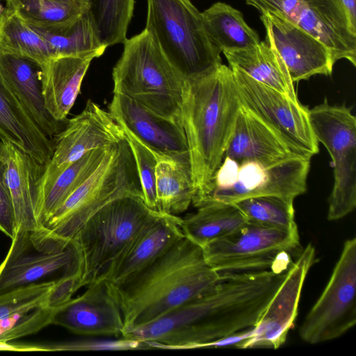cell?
Masks as SVG:
<instances>
[{"instance_id":"obj_1","label":"cell","mask_w":356,"mask_h":356,"mask_svg":"<svg viewBox=\"0 0 356 356\" xmlns=\"http://www.w3.org/2000/svg\"><path fill=\"white\" fill-rule=\"evenodd\" d=\"M286 270L220 274L195 298L127 333L148 348L191 349L253 327L284 280Z\"/></svg>"},{"instance_id":"obj_2","label":"cell","mask_w":356,"mask_h":356,"mask_svg":"<svg viewBox=\"0 0 356 356\" xmlns=\"http://www.w3.org/2000/svg\"><path fill=\"white\" fill-rule=\"evenodd\" d=\"M220 275L202 247L184 236L131 280L112 286L123 316L122 336L204 293Z\"/></svg>"},{"instance_id":"obj_3","label":"cell","mask_w":356,"mask_h":356,"mask_svg":"<svg viewBox=\"0 0 356 356\" xmlns=\"http://www.w3.org/2000/svg\"><path fill=\"white\" fill-rule=\"evenodd\" d=\"M241 106L232 70L222 63L185 81L181 124L188 147L193 200L207 189L222 163Z\"/></svg>"},{"instance_id":"obj_4","label":"cell","mask_w":356,"mask_h":356,"mask_svg":"<svg viewBox=\"0 0 356 356\" xmlns=\"http://www.w3.org/2000/svg\"><path fill=\"white\" fill-rule=\"evenodd\" d=\"M162 213L149 208L142 195H120L99 209L71 240L72 273L81 288L98 277L149 224Z\"/></svg>"},{"instance_id":"obj_5","label":"cell","mask_w":356,"mask_h":356,"mask_svg":"<svg viewBox=\"0 0 356 356\" xmlns=\"http://www.w3.org/2000/svg\"><path fill=\"white\" fill-rule=\"evenodd\" d=\"M113 69V93L124 95L181 124L185 79L146 31L125 40Z\"/></svg>"},{"instance_id":"obj_6","label":"cell","mask_w":356,"mask_h":356,"mask_svg":"<svg viewBox=\"0 0 356 356\" xmlns=\"http://www.w3.org/2000/svg\"><path fill=\"white\" fill-rule=\"evenodd\" d=\"M145 30L185 80L202 76L222 63L221 51L191 0H147Z\"/></svg>"},{"instance_id":"obj_7","label":"cell","mask_w":356,"mask_h":356,"mask_svg":"<svg viewBox=\"0 0 356 356\" xmlns=\"http://www.w3.org/2000/svg\"><path fill=\"white\" fill-rule=\"evenodd\" d=\"M128 193L143 196L134 158L124 138L111 146L95 170L42 226L53 234L71 241L99 209Z\"/></svg>"},{"instance_id":"obj_8","label":"cell","mask_w":356,"mask_h":356,"mask_svg":"<svg viewBox=\"0 0 356 356\" xmlns=\"http://www.w3.org/2000/svg\"><path fill=\"white\" fill-rule=\"evenodd\" d=\"M300 245L298 232L247 222L229 234L202 246L207 263L220 274L286 270Z\"/></svg>"},{"instance_id":"obj_9","label":"cell","mask_w":356,"mask_h":356,"mask_svg":"<svg viewBox=\"0 0 356 356\" xmlns=\"http://www.w3.org/2000/svg\"><path fill=\"white\" fill-rule=\"evenodd\" d=\"M310 124L318 143L332 159L334 184L328 198L327 219H341L356 207V118L346 105L327 100L309 111Z\"/></svg>"},{"instance_id":"obj_10","label":"cell","mask_w":356,"mask_h":356,"mask_svg":"<svg viewBox=\"0 0 356 356\" xmlns=\"http://www.w3.org/2000/svg\"><path fill=\"white\" fill-rule=\"evenodd\" d=\"M231 70L243 107L273 130L297 155L311 160L318 153L319 143L310 124L307 106L237 69Z\"/></svg>"},{"instance_id":"obj_11","label":"cell","mask_w":356,"mask_h":356,"mask_svg":"<svg viewBox=\"0 0 356 356\" xmlns=\"http://www.w3.org/2000/svg\"><path fill=\"white\" fill-rule=\"evenodd\" d=\"M356 238L347 239L323 293L299 329L310 344L336 339L356 323Z\"/></svg>"},{"instance_id":"obj_12","label":"cell","mask_w":356,"mask_h":356,"mask_svg":"<svg viewBox=\"0 0 356 356\" xmlns=\"http://www.w3.org/2000/svg\"><path fill=\"white\" fill-rule=\"evenodd\" d=\"M74 250L71 241L47 229L17 230L0 265V295L24 287L60 270L71 272Z\"/></svg>"},{"instance_id":"obj_13","label":"cell","mask_w":356,"mask_h":356,"mask_svg":"<svg viewBox=\"0 0 356 356\" xmlns=\"http://www.w3.org/2000/svg\"><path fill=\"white\" fill-rule=\"evenodd\" d=\"M310 159L296 156L282 162L264 165L248 161L238 163L233 182L211 188L192 204H235L248 198L273 195L293 201L307 191Z\"/></svg>"},{"instance_id":"obj_14","label":"cell","mask_w":356,"mask_h":356,"mask_svg":"<svg viewBox=\"0 0 356 356\" xmlns=\"http://www.w3.org/2000/svg\"><path fill=\"white\" fill-rule=\"evenodd\" d=\"M125 138L111 114L88 100L85 108L71 118L54 138L53 154L40 177L38 193L70 164L95 149L108 147Z\"/></svg>"},{"instance_id":"obj_15","label":"cell","mask_w":356,"mask_h":356,"mask_svg":"<svg viewBox=\"0 0 356 356\" xmlns=\"http://www.w3.org/2000/svg\"><path fill=\"white\" fill-rule=\"evenodd\" d=\"M315 261V248L309 243L287 269L284 280L257 323L245 330V339L240 348L276 349L284 343L297 317L306 277Z\"/></svg>"},{"instance_id":"obj_16","label":"cell","mask_w":356,"mask_h":356,"mask_svg":"<svg viewBox=\"0 0 356 356\" xmlns=\"http://www.w3.org/2000/svg\"><path fill=\"white\" fill-rule=\"evenodd\" d=\"M265 41L282 58L293 83L314 75L330 76L334 62L329 50L297 24L272 13L261 14Z\"/></svg>"},{"instance_id":"obj_17","label":"cell","mask_w":356,"mask_h":356,"mask_svg":"<svg viewBox=\"0 0 356 356\" xmlns=\"http://www.w3.org/2000/svg\"><path fill=\"white\" fill-rule=\"evenodd\" d=\"M108 110L120 126L129 130L156 156L190 162L186 134L179 122L120 93H113Z\"/></svg>"},{"instance_id":"obj_18","label":"cell","mask_w":356,"mask_h":356,"mask_svg":"<svg viewBox=\"0 0 356 356\" xmlns=\"http://www.w3.org/2000/svg\"><path fill=\"white\" fill-rule=\"evenodd\" d=\"M81 296L55 311L52 324L86 336L122 337V313L112 285L97 277Z\"/></svg>"},{"instance_id":"obj_19","label":"cell","mask_w":356,"mask_h":356,"mask_svg":"<svg viewBox=\"0 0 356 356\" xmlns=\"http://www.w3.org/2000/svg\"><path fill=\"white\" fill-rule=\"evenodd\" d=\"M181 218L161 213L129 243L98 277L118 287L140 273L184 236Z\"/></svg>"},{"instance_id":"obj_20","label":"cell","mask_w":356,"mask_h":356,"mask_svg":"<svg viewBox=\"0 0 356 356\" xmlns=\"http://www.w3.org/2000/svg\"><path fill=\"white\" fill-rule=\"evenodd\" d=\"M296 24L325 46L334 63L356 65V31L339 0H301Z\"/></svg>"},{"instance_id":"obj_21","label":"cell","mask_w":356,"mask_h":356,"mask_svg":"<svg viewBox=\"0 0 356 356\" xmlns=\"http://www.w3.org/2000/svg\"><path fill=\"white\" fill-rule=\"evenodd\" d=\"M0 71L35 124L54 140L66 123L55 120L46 108L40 65L28 58L0 54Z\"/></svg>"},{"instance_id":"obj_22","label":"cell","mask_w":356,"mask_h":356,"mask_svg":"<svg viewBox=\"0 0 356 356\" xmlns=\"http://www.w3.org/2000/svg\"><path fill=\"white\" fill-rule=\"evenodd\" d=\"M296 156L273 130L241 106L224 157L237 163L272 165Z\"/></svg>"},{"instance_id":"obj_23","label":"cell","mask_w":356,"mask_h":356,"mask_svg":"<svg viewBox=\"0 0 356 356\" xmlns=\"http://www.w3.org/2000/svg\"><path fill=\"white\" fill-rule=\"evenodd\" d=\"M96 55L58 56L40 65L45 106L51 116L65 122L83 79Z\"/></svg>"},{"instance_id":"obj_24","label":"cell","mask_w":356,"mask_h":356,"mask_svg":"<svg viewBox=\"0 0 356 356\" xmlns=\"http://www.w3.org/2000/svg\"><path fill=\"white\" fill-rule=\"evenodd\" d=\"M0 137L26 152L40 164L49 161L54 140L35 124L0 71Z\"/></svg>"},{"instance_id":"obj_25","label":"cell","mask_w":356,"mask_h":356,"mask_svg":"<svg viewBox=\"0 0 356 356\" xmlns=\"http://www.w3.org/2000/svg\"><path fill=\"white\" fill-rule=\"evenodd\" d=\"M6 177L11 195L17 230H31L40 227L36 209L38 188L44 165L5 141Z\"/></svg>"},{"instance_id":"obj_26","label":"cell","mask_w":356,"mask_h":356,"mask_svg":"<svg viewBox=\"0 0 356 356\" xmlns=\"http://www.w3.org/2000/svg\"><path fill=\"white\" fill-rule=\"evenodd\" d=\"M229 67L255 81L298 99L294 83L277 51L266 41L247 49L222 52Z\"/></svg>"},{"instance_id":"obj_27","label":"cell","mask_w":356,"mask_h":356,"mask_svg":"<svg viewBox=\"0 0 356 356\" xmlns=\"http://www.w3.org/2000/svg\"><path fill=\"white\" fill-rule=\"evenodd\" d=\"M156 156L158 211L177 216L188 209L195 196L191 163L168 156Z\"/></svg>"},{"instance_id":"obj_28","label":"cell","mask_w":356,"mask_h":356,"mask_svg":"<svg viewBox=\"0 0 356 356\" xmlns=\"http://www.w3.org/2000/svg\"><path fill=\"white\" fill-rule=\"evenodd\" d=\"M113 145L86 153L66 167L50 184L38 193L36 216L41 226L95 170Z\"/></svg>"},{"instance_id":"obj_29","label":"cell","mask_w":356,"mask_h":356,"mask_svg":"<svg viewBox=\"0 0 356 356\" xmlns=\"http://www.w3.org/2000/svg\"><path fill=\"white\" fill-rule=\"evenodd\" d=\"M247 222L242 212L234 204H205L196 212L181 218L185 237L201 247L225 236Z\"/></svg>"},{"instance_id":"obj_30","label":"cell","mask_w":356,"mask_h":356,"mask_svg":"<svg viewBox=\"0 0 356 356\" xmlns=\"http://www.w3.org/2000/svg\"><path fill=\"white\" fill-rule=\"evenodd\" d=\"M29 26L47 43L54 56L94 54L99 57L107 48L97 39L86 11L64 24Z\"/></svg>"},{"instance_id":"obj_31","label":"cell","mask_w":356,"mask_h":356,"mask_svg":"<svg viewBox=\"0 0 356 356\" xmlns=\"http://www.w3.org/2000/svg\"><path fill=\"white\" fill-rule=\"evenodd\" d=\"M202 15L211 40L221 52L247 49L261 41L241 11L225 3L216 2Z\"/></svg>"},{"instance_id":"obj_32","label":"cell","mask_w":356,"mask_h":356,"mask_svg":"<svg viewBox=\"0 0 356 356\" xmlns=\"http://www.w3.org/2000/svg\"><path fill=\"white\" fill-rule=\"evenodd\" d=\"M0 54L28 58L39 65L54 57L44 39L7 7L0 14Z\"/></svg>"},{"instance_id":"obj_33","label":"cell","mask_w":356,"mask_h":356,"mask_svg":"<svg viewBox=\"0 0 356 356\" xmlns=\"http://www.w3.org/2000/svg\"><path fill=\"white\" fill-rule=\"evenodd\" d=\"M86 13L99 41L108 47L127 40L135 0H85Z\"/></svg>"},{"instance_id":"obj_34","label":"cell","mask_w":356,"mask_h":356,"mask_svg":"<svg viewBox=\"0 0 356 356\" xmlns=\"http://www.w3.org/2000/svg\"><path fill=\"white\" fill-rule=\"evenodd\" d=\"M29 25L50 26L72 21L87 10L85 0H6Z\"/></svg>"},{"instance_id":"obj_35","label":"cell","mask_w":356,"mask_h":356,"mask_svg":"<svg viewBox=\"0 0 356 356\" xmlns=\"http://www.w3.org/2000/svg\"><path fill=\"white\" fill-rule=\"evenodd\" d=\"M247 222L273 229L298 232L293 201L267 195L248 198L235 204Z\"/></svg>"},{"instance_id":"obj_36","label":"cell","mask_w":356,"mask_h":356,"mask_svg":"<svg viewBox=\"0 0 356 356\" xmlns=\"http://www.w3.org/2000/svg\"><path fill=\"white\" fill-rule=\"evenodd\" d=\"M122 128L134 158L143 200L149 208L159 211L156 194V156L129 130Z\"/></svg>"},{"instance_id":"obj_37","label":"cell","mask_w":356,"mask_h":356,"mask_svg":"<svg viewBox=\"0 0 356 356\" xmlns=\"http://www.w3.org/2000/svg\"><path fill=\"white\" fill-rule=\"evenodd\" d=\"M55 311L45 307H40L1 318L0 342H9L38 332L52 324Z\"/></svg>"},{"instance_id":"obj_38","label":"cell","mask_w":356,"mask_h":356,"mask_svg":"<svg viewBox=\"0 0 356 356\" xmlns=\"http://www.w3.org/2000/svg\"><path fill=\"white\" fill-rule=\"evenodd\" d=\"M54 281L35 283L0 295V319L17 312L44 307Z\"/></svg>"},{"instance_id":"obj_39","label":"cell","mask_w":356,"mask_h":356,"mask_svg":"<svg viewBox=\"0 0 356 356\" xmlns=\"http://www.w3.org/2000/svg\"><path fill=\"white\" fill-rule=\"evenodd\" d=\"M47 351L131 350L145 349L137 340L121 337L116 340H76L44 346Z\"/></svg>"},{"instance_id":"obj_40","label":"cell","mask_w":356,"mask_h":356,"mask_svg":"<svg viewBox=\"0 0 356 356\" xmlns=\"http://www.w3.org/2000/svg\"><path fill=\"white\" fill-rule=\"evenodd\" d=\"M0 231L11 239L17 232L13 204L6 177L5 161L0 160Z\"/></svg>"},{"instance_id":"obj_41","label":"cell","mask_w":356,"mask_h":356,"mask_svg":"<svg viewBox=\"0 0 356 356\" xmlns=\"http://www.w3.org/2000/svg\"><path fill=\"white\" fill-rule=\"evenodd\" d=\"M80 288L79 278L75 274H63L60 278L54 281L46 298L44 307L57 310L69 302Z\"/></svg>"},{"instance_id":"obj_42","label":"cell","mask_w":356,"mask_h":356,"mask_svg":"<svg viewBox=\"0 0 356 356\" xmlns=\"http://www.w3.org/2000/svg\"><path fill=\"white\" fill-rule=\"evenodd\" d=\"M247 4L263 13H272L297 24L301 0H246Z\"/></svg>"},{"instance_id":"obj_43","label":"cell","mask_w":356,"mask_h":356,"mask_svg":"<svg viewBox=\"0 0 356 356\" xmlns=\"http://www.w3.org/2000/svg\"><path fill=\"white\" fill-rule=\"evenodd\" d=\"M0 351H46L44 346L11 344L9 342H0Z\"/></svg>"},{"instance_id":"obj_44","label":"cell","mask_w":356,"mask_h":356,"mask_svg":"<svg viewBox=\"0 0 356 356\" xmlns=\"http://www.w3.org/2000/svg\"><path fill=\"white\" fill-rule=\"evenodd\" d=\"M352 29L356 31V0H339Z\"/></svg>"},{"instance_id":"obj_45","label":"cell","mask_w":356,"mask_h":356,"mask_svg":"<svg viewBox=\"0 0 356 356\" xmlns=\"http://www.w3.org/2000/svg\"><path fill=\"white\" fill-rule=\"evenodd\" d=\"M6 156V144L5 141L0 137V160L5 161Z\"/></svg>"},{"instance_id":"obj_46","label":"cell","mask_w":356,"mask_h":356,"mask_svg":"<svg viewBox=\"0 0 356 356\" xmlns=\"http://www.w3.org/2000/svg\"><path fill=\"white\" fill-rule=\"evenodd\" d=\"M3 8L2 7V6L0 4V14L2 13V11L3 10Z\"/></svg>"},{"instance_id":"obj_47","label":"cell","mask_w":356,"mask_h":356,"mask_svg":"<svg viewBox=\"0 0 356 356\" xmlns=\"http://www.w3.org/2000/svg\"></svg>"}]
</instances>
